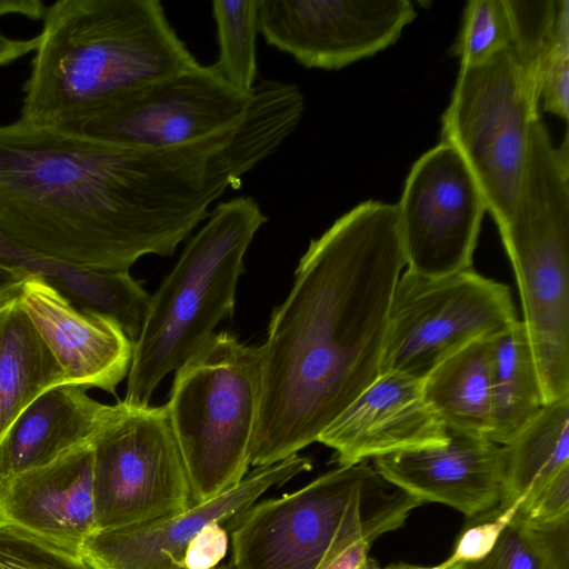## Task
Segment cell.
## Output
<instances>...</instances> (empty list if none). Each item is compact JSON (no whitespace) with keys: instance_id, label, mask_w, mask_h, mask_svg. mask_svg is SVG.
Instances as JSON below:
<instances>
[{"instance_id":"6da1fadb","label":"cell","mask_w":569,"mask_h":569,"mask_svg":"<svg viewBox=\"0 0 569 569\" xmlns=\"http://www.w3.org/2000/svg\"><path fill=\"white\" fill-rule=\"evenodd\" d=\"M237 128L129 147L19 119L0 126V237L63 267L129 271L171 257L252 169Z\"/></svg>"},{"instance_id":"7a4b0ae2","label":"cell","mask_w":569,"mask_h":569,"mask_svg":"<svg viewBox=\"0 0 569 569\" xmlns=\"http://www.w3.org/2000/svg\"><path fill=\"white\" fill-rule=\"evenodd\" d=\"M406 260L395 203L367 200L311 239L260 346L250 465L279 462L319 436L380 376Z\"/></svg>"},{"instance_id":"3957f363","label":"cell","mask_w":569,"mask_h":569,"mask_svg":"<svg viewBox=\"0 0 569 569\" xmlns=\"http://www.w3.org/2000/svg\"><path fill=\"white\" fill-rule=\"evenodd\" d=\"M20 119L54 127L198 63L159 0L47 7Z\"/></svg>"},{"instance_id":"277c9868","label":"cell","mask_w":569,"mask_h":569,"mask_svg":"<svg viewBox=\"0 0 569 569\" xmlns=\"http://www.w3.org/2000/svg\"><path fill=\"white\" fill-rule=\"evenodd\" d=\"M267 221L250 196L211 209L172 270L150 295L133 343L124 402L149 405L160 381L192 356L218 323L232 317L246 252Z\"/></svg>"},{"instance_id":"5b68a950","label":"cell","mask_w":569,"mask_h":569,"mask_svg":"<svg viewBox=\"0 0 569 569\" xmlns=\"http://www.w3.org/2000/svg\"><path fill=\"white\" fill-rule=\"evenodd\" d=\"M520 296L545 403L569 396V148L539 118L512 213L498 227Z\"/></svg>"},{"instance_id":"8992f818","label":"cell","mask_w":569,"mask_h":569,"mask_svg":"<svg viewBox=\"0 0 569 569\" xmlns=\"http://www.w3.org/2000/svg\"><path fill=\"white\" fill-rule=\"evenodd\" d=\"M366 462L338 466L307 486L237 516L231 569H325L356 540L402 526L417 498Z\"/></svg>"},{"instance_id":"52a82bcc","label":"cell","mask_w":569,"mask_h":569,"mask_svg":"<svg viewBox=\"0 0 569 569\" xmlns=\"http://www.w3.org/2000/svg\"><path fill=\"white\" fill-rule=\"evenodd\" d=\"M262 385L260 346L214 332L176 371L167 408L193 505L246 477Z\"/></svg>"},{"instance_id":"ba28073f","label":"cell","mask_w":569,"mask_h":569,"mask_svg":"<svg viewBox=\"0 0 569 569\" xmlns=\"http://www.w3.org/2000/svg\"><path fill=\"white\" fill-rule=\"evenodd\" d=\"M539 99L509 44L481 64L460 66L442 116L441 141L468 164L497 227L518 198Z\"/></svg>"},{"instance_id":"9c48e42d","label":"cell","mask_w":569,"mask_h":569,"mask_svg":"<svg viewBox=\"0 0 569 569\" xmlns=\"http://www.w3.org/2000/svg\"><path fill=\"white\" fill-rule=\"evenodd\" d=\"M518 320L510 288L472 268L440 277L403 270L390 302L380 375L422 380L449 356Z\"/></svg>"},{"instance_id":"30bf717a","label":"cell","mask_w":569,"mask_h":569,"mask_svg":"<svg viewBox=\"0 0 569 569\" xmlns=\"http://www.w3.org/2000/svg\"><path fill=\"white\" fill-rule=\"evenodd\" d=\"M92 441L96 531L178 515L192 506L166 406L119 400Z\"/></svg>"},{"instance_id":"8fae6325","label":"cell","mask_w":569,"mask_h":569,"mask_svg":"<svg viewBox=\"0 0 569 569\" xmlns=\"http://www.w3.org/2000/svg\"><path fill=\"white\" fill-rule=\"evenodd\" d=\"M252 100L213 63L198 62L52 128L121 146L176 147L241 124Z\"/></svg>"},{"instance_id":"7c38bea8","label":"cell","mask_w":569,"mask_h":569,"mask_svg":"<svg viewBox=\"0 0 569 569\" xmlns=\"http://www.w3.org/2000/svg\"><path fill=\"white\" fill-rule=\"evenodd\" d=\"M397 208L406 270L440 277L472 267L487 208L455 147L441 141L413 163Z\"/></svg>"},{"instance_id":"4fadbf2b","label":"cell","mask_w":569,"mask_h":569,"mask_svg":"<svg viewBox=\"0 0 569 569\" xmlns=\"http://www.w3.org/2000/svg\"><path fill=\"white\" fill-rule=\"evenodd\" d=\"M259 33L308 69L340 70L392 46L417 11L409 0H259Z\"/></svg>"},{"instance_id":"5bb4252c","label":"cell","mask_w":569,"mask_h":569,"mask_svg":"<svg viewBox=\"0 0 569 569\" xmlns=\"http://www.w3.org/2000/svg\"><path fill=\"white\" fill-rule=\"evenodd\" d=\"M299 455L256 467L237 486L166 518L97 530L81 545L92 569H182L187 546L210 522H224L250 508L269 488L311 469Z\"/></svg>"},{"instance_id":"9a60e30c","label":"cell","mask_w":569,"mask_h":569,"mask_svg":"<svg viewBox=\"0 0 569 569\" xmlns=\"http://www.w3.org/2000/svg\"><path fill=\"white\" fill-rule=\"evenodd\" d=\"M19 298L61 367L64 383L117 393L129 373L133 342L114 319L77 307L36 271L21 281Z\"/></svg>"},{"instance_id":"2e32d148","label":"cell","mask_w":569,"mask_h":569,"mask_svg":"<svg viewBox=\"0 0 569 569\" xmlns=\"http://www.w3.org/2000/svg\"><path fill=\"white\" fill-rule=\"evenodd\" d=\"M441 446L401 451L373 459L391 486L423 502H439L467 517L496 509L503 482L501 446L487 436L447 429Z\"/></svg>"},{"instance_id":"e0dca14e","label":"cell","mask_w":569,"mask_h":569,"mask_svg":"<svg viewBox=\"0 0 569 569\" xmlns=\"http://www.w3.org/2000/svg\"><path fill=\"white\" fill-rule=\"evenodd\" d=\"M448 439L445 425L422 396V380L380 375L318 438L338 466L430 448Z\"/></svg>"},{"instance_id":"ac0fdd59","label":"cell","mask_w":569,"mask_h":569,"mask_svg":"<svg viewBox=\"0 0 569 569\" xmlns=\"http://www.w3.org/2000/svg\"><path fill=\"white\" fill-rule=\"evenodd\" d=\"M0 521L80 552L96 531L92 443L0 485Z\"/></svg>"},{"instance_id":"d6986e66","label":"cell","mask_w":569,"mask_h":569,"mask_svg":"<svg viewBox=\"0 0 569 569\" xmlns=\"http://www.w3.org/2000/svg\"><path fill=\"white\" fill-rule=\"evenodd\" d=\"M72 383L39 395L10 425L0 440V485L43 466L93 439L116 411Z\"/></svg>"},{"instance_id":"ffe728a7","label":"cell","mask_w":569,"mask_h":569,"mask_svg":"<svg viewBox=\"0 0 569 569\" xmlns=\"http://www.w3.org/2000/svg\"><path fill=\"white\" fill-rule=\"evenodd\" d=\"M20 283L0 295V440L39 395L64 383L61 367L21 306Z\"/></svg>"},{"instance_id":"44dd1931","label":"cell","mask_w":569,"mask_h":569,"mask_svg":"<svg viewBox=\"0 0 569 569\" xmlns=\"http://www.w3.org/2000/svg\"><path fill=\"white\" fill-rule=\"evenodd\" d=\"M501 450L502 495L495 510L523 509L569 466V396L545 403Z\"/></svg>"},{"instance_id":"7402d4cb","label":"cell","mask_w":569,"mask_h":569,"mask_svg":"<svg viewBox=\"0 0 569 569\" xmlns=\"http://www.w3.org/2000/svg\"><path fill=\"white\" fill-rule=\"evenodd\" d=\"M492 339L463 347L422 379L423 399L447 429L488 437Z\"/></svg>"},{"instance_id":"603a6c76","label":"cell","mask_w":569,"mask_h":569,"mask_svg":"<svg viewBox=\"0 0 569 569\" xmlns=\"http://www.w3.org/2000/svg\"><path fill=\"white\" fill-rule=\"evenodd\" d=\"M491 428L503 446L540 410L545 398L532 349L521 320L492 339Z\"/></svg>"},{"instance_id":"cb8c5ba5","label":"cell","mask_w":569,"mask_h":569,"mask_svg":"<svg viewBox=\"0 0 569 569\" xmlns=\"http://www.w3.org/2000/svg\"><path fill=\"white\" fill-rule=\"evenodd\" d=\"M445 569H569V516L532 523L515 512L483 557Z\"/></svg>"},{"instance_id":"d4e9b609","label":"cell","mask_w":569,"mask_h":569,"mask_svg":"<svg viewBox=\"0 0 569 569\" xmlns=\"http://www.w3.org/2000/svg\"><path fill=\"white\" fill-rule=\"evenodd\" d=\"M211 4L219 46L213 64L236 89L253 93L258 83L259 0H214Z\"/></svg>"},{"instance_id":"484cf974","label":"cell","mask_w":569,"mask_h":569,"mask_svg":"<svg viewBox=\"0 0 569 569\" xmlns=\"http://www.w3.org/2000/svg\"><path fill=\"white\" fill-rule=\"evenodd\" d=\"M512 28L511 47L540 98V72L551 46L559 0H505Z\"/></svg>"},{"instance_id":"4316f807","label":"cell","mask_w":569,"mask_h":569,"mask_svg":"<svg viewBox=\"0 0 569 569\" xmlns=\"http://www.w3.org/2000/svg\"><path fill=\"white\" fill-rule=\"evenodd\" d=\"M511 19L505 0H470L451 53L460 66L481 64L511 43Z\"/></svg>"},{"instance_id":"83f0119b","label":"cell","mask_w":569,"mask_h":569,"mask_svg":"<svg viewBox=\"0 0 569 569\" xmlns=\"http://www.w3.org/2000/svg\"><path fill=\"white\" fill-rule=\"evenodd\" d=\"M0 569H92L79 551L0 521Z\"/></svg>"},{"instance_id":"f1b7e54d","label":"cell","mask_w":569,"mask_h":569,"mask_svg":"<svg viewBox=\"0 0 569 569\" xmlns=\"http://www.w3.org/2000/svg\"><path fill=\"white\" fill-rule=\"evenodd\" d=\"M543 109L561 119L569 118V1L559 0L551 46L540 72Z\"/></svg>"},{"instance_id":"f546056e","label":"cell","mask_w":569,"mask_h":569,"mask_svg":"<svg viewBox=\"0 0 569 569\" xmlns=\"http://www.w3.org/2000/svg\"><path fill=\"white\" fill-rule=\"evenodd\" d=\"M517 508L518 506H512L502 511L495 509L489 511V516H483L477 525L470 526L461 533L452 555L436 567L445 569L457 562L472 561L483 557L493 547Z\"/></svg>"},{"instance_id":"4dcf8cb0","label":"cell","mask_w":569,"mask_h":569,"mask_svg":"<svg viewBox=\"0 0 569 569\" xmlns=\"http://www.w3.org/2000/svg\"><path fill=\"white\" fill-rule=\"evenodd\" d=\"M516 512L532 523H550L569 516V466L558 472L523 509Z\"/></svg>"},{"instance_id":"1f68e13d","label":"cell","mask_w":569,"mask_h":569,"mask_svg":"<svg viewBox=\"0 0 569 569\" xmlns=\"http://www.w3.org/2000/svg\"><path fill=\"white\" fill-rule=\"evenodd\" d=\"M229 538L220 522L203 526L187 546L182 569H212L224 558Z\"/></svg>"},{"instance_id":"d6a6232c","label":"cell","mask_w":569,"mask_h":569,"mask_svg":"<svg viewBox=\"0 0 569 569\" xmlns=\"http://www.w3.org/2000/svg\"><path fill=\"white\" fill-rule=\"evenodd\" d=\"M376 537L360 538L338 553L325 569H361L368 561V553Z\"/></svg>"},{"instance_id":"836d02e7","label":"cell","mask_w":569,"mask_h":569,"mask_svg":"<svg viewBox=\"0 0 569 569\" xmlns=\"http://www.w3.org/2000/svg\"><path fill=\"white\" fill-rule=\"evenodd\" d=\"M38 41V36L30 39H14L0 31V68L34 52Z\"/></svg>"},{"instance_id":"e575fe53","label":"cell","mask_w":569,"mask_h":569,"mask_svg":"<svg viewBox=\"0 0 569 569\" xmlns=\"http://www.w3.org/2000/svg\"><path fill=\"white\" fill-rule=\"evenodd\" d=\"M47 7L39 0H0V17L20 14L30 19H42Z\"/></svg>"},{"instance_id":"d590c367","label":"cell","mask_w":569,"mask_h":569,"mask_svg":"<svg viewBox=\"0 0 569 569\" xmlns=\"http://www.w3.org/2000/svg\"><path fill=\"white\" fill-rule=\"evenodd\" d=\"M0 259L8 262L24 267L31 271H38L43 264V261L37 259L29 253L18 249L13 244L6 241L0 237Z\"/></svg>"},{"instance_id":"8d00e7d4","label":"cell","mask_w":569,"mask_h":569,"mask_svg":"<svg viewBox=\"0 0 569 569\" xmlns=\"http://www.w3.org/2000/svg\"><path fill=\"white\" fill-rule=\"evenodd\" d=\"M31 270L0 259V295L17 287Z\"/></svg>"},{"instance_id":"74e56055","label":"cell","mask_w":569,"mask_h":569,"mask_svg":"<svg viewBox=\"0 0 569 569\" xmlns=\"http://www.w3.org/2000/svg\"><path fill=\"white\" fill-rule=\"evenodd\" d=\"M371 569H439L436 566L435 567H422L417 565H411L407 562H393L386 567H378L373 561L371 562Z\"/></svg>"},{"instance_id":"f35d334b","label":"cell","mask_w":569,"mask_h":569,"mask_svg":"<svg viewBox=\"0 0 569 569\" xmlns=\"http://www.w3.org/2000/svg\"><path fill=\"white\" fill-rule=\"evenodd\" d=\"M371 559H368L367 563L361 569H371Z\"/></svg>"},{"instance_id":"ab89813d","label":"cell","mask_w":569,"mask_h":569,"mask_svg":"<svg viewBox=\"0 0 569 569\" xmlns=\"http://www.w3.org/2000/svg\"><path fill=\"white\" fill-rule=\"evenodd\" d=\"M212 569H231L230 567H227V566H217Z\"/></svg>"}]
</instances>
